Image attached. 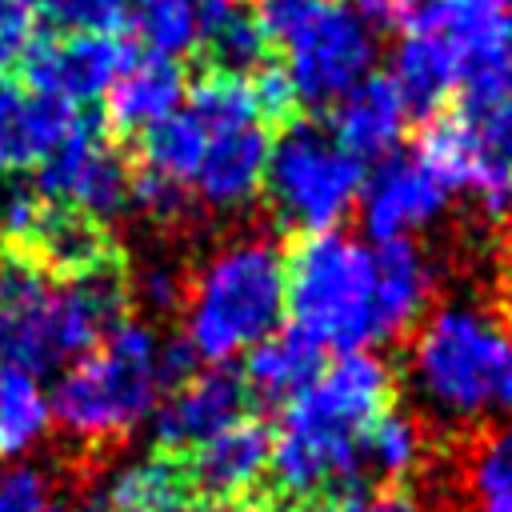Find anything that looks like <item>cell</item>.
I'll list each match as a JSON object with an SVG mask.
<instances>
[{
	"label": "cell",
	"instance_id": "31",
	"mask_svg": "<svg viewBox=\"0 0 512 512\" xmlns=\"http://www.w3.org/2000/svg\"><path fill=\"white\" fill-rule=\"evenodd\" d=\"M468 484L488 500H512V420L476 440L468 456Z\"/></svg>",
	"mask_w": 512,
	"mask_h": 512
},
{
	"label": "cell",
	"instance_id": "10",
	"mask_svg": "<svg viewBox=\"0 0 512 512\" xmlns=\"http://www.w3.org/2000/svg\"><path fill=\"white\" fill-rule=\"evenodd\" d=\"M132 176L124 156L100 120L80 116L72 132L36 164V192L60 208L84 212L92 220H112L128 204Z\"/></svg>",
	"mask_w": 512,
	"mask_h": 512
},
{
	"label": "cell",
	"instance_id": "42",
	"mask_svg": "<svg viewBox=\"0 0 512 512\" xmlns=\"http://www.w3.org/2000/svg\"><path fill=\"white\" fill-rule=\"evenodd\" d=\"M416 0H352V8L368 20V24H400L412 12Z\"/></svg>",
	"mask_w": 512,
	"mask_h": 512
},
{
	"label": "cell",
	"instance_id": "16",
	"mask_svg": "<svg viewBox=\"0 0 512 512\" xmlns=\"http://www.w3.org/2000/svg\"><path fill=\"white\" fill-rule=\"evenodd\" d=\"M76 120L80 108L56 96L24 92L12 76L0 72V172L20 176L36 168L72 132Z\"/></svg>",
	"mask_w": 512,
	"mask_h": 512
},
{
	"label": "cell",
	"instance_id": "6",
	"mask_svg": "<svg viewBox=\"0 0 512 512\" xmlns=\"http://www.w3.org/2000/svg\"><path fill=\"white\" fill-rule=\"evenodd\" d=\"M284 276V316H292V328H300L312 344L336 352L372 344V248L336 228L308 232L284 260Z\"/></svg>",
	"mask_w": 512,
	"mask_h": 512
},
{
	"label": "cell",
	"instance_id": "24",
	"mask_svg": "<svg viewBox=\"0 0 512 512\" xmlns=\"http://www.w3.org/2000/svg\"><path fill=\"white\" fill-rule=\"evenodd\" d=\"M388 76L396 80L408 116H436L440 104L460 88V64L452 60V52L416 28H404Z\"/></svg>",
	"mask_w": 512,
	"mask_h": 512
},
{
	"label": "cell",
	"instance_id": "23",
	"mask_svg": "<svg viewBox=\"0 0 512 512\" xmlns=\"http://www.w3.org/2000/svg\"><path fill=\"white\" fill-rule=\"evenodd\" d=\"M228 8L232 0H128V20L148 52L176 60L200 48Z\"/></svg>",
	"mask_w": 512,
	"mask_h": 512
},
{
	"label": "cell",
	"instance_id": "39",
	"mask_svg": "<svg viewBox=\"0 0 512 512\" xmlns=\"http://www.w3.org/2000/svg\"><path fill=\"white\" fill-rule=\"evenodd\" d=\"M320 512H420V508H416V500H412L404 488L388 484V488H380V492H368V488L348 492V496L324 504Z\"/></svg>",
	"mask_w": 512,
	"mask_h": 512
},
{
	"label": "cell",
	"instance_id": "32",
	"mask_svg": "<svg viewBox=\"0 0 512 512\" xmlns=\"http://www.w3.org/2000/svg\"><path fill=\"white\" fill-rule=\"evenodd\" d=\"M44 200L40 192H32L28 184H20L16 176L0 172V244L4 252H24L36 224H40Z\"/></svg>",
	"mask_w": 512,
	"mask_h": 512
},
{
	"label": "cell",
	"instance_id": "33",
	"mask_svg": "<svg viewBox=\"0 0 512 512\" xmlns=\"http://www.w3.org/2000/svg\"><path fill=\"white\" fill-rule=\"evenodd\" d=\"M64 32H116L128 20V0H40Z\"/></svg>",
	"mask_w": 512,
	"mask_h": 512
},
{
	"label": "cell",
	"instance_id": "41",
	"mask_svg": "<svg viewBox=\"0 0 512 512\" xmlns=\"http://www.w3.org/2000/svg\"><path fill=\"white\" fill-rule=\"evenodd\" d=\"M196 348L184 340V336H172V340H164L160 344V352H156V364H160V384L164 388H176L180 380H188L192 372H196Z\"/></svg>",
	"mask_w": 512,
	"mask_h": 512
},
{
	"label": "cell",
	"instance_id": "47",
	"mask_svg": "<svg viewBox=\"0 0 512 512\" xmlns=\"http://www.w3.org/2000/svg\"><path fill=\"white\" fill-rule=\"evenodd\" d=\"M20 4H36V0H20Z\"/></svg>",
	"mask_w": 512,
	"mask_h": 512
},
{
	"label": "cell",
	"instance_id": "28",
	"mask_svg": "<svg viewBox=\"0 0 512 512\" xmlns=\"http://www.w3.org/2000/svg\"><path fill=\"white\" fill-rule=\"evenodd\" d=\"M188 108L196 112V120L208 128V132H228V128H248V124H260V100H256V88H252V76H240V72H208L192 96H188Z\"/></svg>",
	"mask_w": 512,
	"mask_h": 512
},
{
	"label": "cell",
	"instance_id": "38",
	"mask_svg": "<svg viewBox=\"0 0 512 512\" xmlns=\"http://www.w3.org/2000/svg\"><path fill=\"white\" fill-rule=\"evenodd\" d=\"M32 36H36V8L20 0H0V72L8 64H20Z\"/></svg>",
	"mask_w": 512,
	"mask_h": 512
},
{
	"label": "cell",
	"instance_id": "20",
	"mask_svg": "<svg viewBox=\"0 0 512 512\" xmlns=\"http://www.w3.org/2000/svg\"><path fill=\"white\" fill-rule=\"evenodd\" d=\"M104 96H108V128L116 136H140L184 104V72L168 56L132 52V60Z\"/></svg>",
	"mask_w": 512,
	"mask_h": 512
},
{
	"label": "cell",
	"instance_id": "11",
	"mask_svg": "<svg viewBox=\"0 0 512 512\" xmlns=\"http://www.w3.org/2000/svg\"><path fill=\"white\" fill-rule=\"evenodd\" d=\"M132 60V48L116 32H64L32 36L20 56L28 92L56 96L72 108L100 100Z\"/></svg>",
	"mask_w": 512,
	"mask_h": 512
},
{
	"label": "cell",
	"instance_id": "19",
	"mask_svg": "<svg viewBox=\"0 0 512 512\" xmlns=\"http://www.w3.org/2000/svg\"><path fill=\"white\" fill-rule=\"evenodd\" d=\"M376 288H372V340L404 336L432 292V268L412 240H388L372 248Z\"/></svg>",
	"mask_w": 512,
	"mask_h": 512
},
{
	"label": "cell",
	"instance_id": "36",
	"mask_svg": "<svg viewBox=\"0 0 512 512\" xmlns=\"http://www.w3.org/2000/svg\"><path fill=\"white\" fill-rule=\"evenodd\" d=\"M48 476L32 464L0 468V512H48Z\"/></svg>",
	"mask_w": 512,
	"mask_h": 512
},
{
	"label": "cell",
	"instance_id": "48",
	"mask_svg": "<svg viewBox=\"0 0 512 512\" xmlns=\"http://www.w3.org/2000/svg\"><path fill=\"white\" fill-rule=\"evenodd\" d=\"M504 4H512V0H504Z\"/></svg>",
	"mask_w": 512,
	"mask_h": 512
},
{
	"label": "cell",
	"instance_id": "15",
	"mask_svg": "<svg viewBox=\"0 0 512 512\" xmlns=\"http://www.w3.org/2000/svg\"><path fill=\"white\" fill-rule=\"evenodd\" d=\"M468 152V192L484 212H512V92L492 100H464L456 112Z\"/></svg>",
	"mask_w": 512,
	"mask_h": 512
},
{
	"label": "cell",
	"instance_id": "21",
	"mask_svg": "<svg viewBox=\"0 0 512 512\" xmlns=\"http://www.w3.org/2000/svg\"><path fill=\"white\" fill-rule=\"evenodd\" d=\"M324 368V348L312 344L300 328H276L264 340H256L244 356V392L256 404L288 408Z\"/></svg>",
	"mask_w": 512,
	"mask_h": 512
},
{
	"label": "cell",
	"instance_id": "5",
	"mask_svg": "<svg viewBox=\"0 0 512 512\" xmlns=\"http://www.w3.org/2000/svg\"><path fill=\"white\" fill-rule=\"evenodd\" d=\"M156 352L160 344L144 324L120 320L56 380V392L48 396L52 420L84 444L128 436L164 392Z\"/></svg>",
	"mask_w": 512,
	"mask_h": 512
},
{
	"label": "cell",
	"instance_id": "12",
	"mask_svg": "<svg viewBox=\"0 0 512 512\" xmlns=\"http://www.w3.org/2000/svg\"><path fill=\"white\" fill-rule=\"evenodd\" d=\"M448 204L444 180L416 156V152H392L380 160V168L360 188V216L364 232L376 244L408 240L424 224H432Z\"/></svg>",
	"mask_w": 512,
	"mask_h": 512
},
{
	"label": "cell",
	"instance_id": "34",
	"mask_svg": "<svg viewBox=\"0 0 512 512\" xmlns=\"http://www.w3.org/2000/svg\"><path fill=\"white\" fill-rule=\"evenodd\" d=\"M332 0H252V20L260 36L276 48H284L304 24H312Z\"/></svg>",
	"mask_w": 512,
	"mask_h": 512
},
{
	"label": "cell",
	"instance_id": "2",
	"mask_svg": "<svg viewBox=\"0 0 512 512\" xmlns=\"http://www.w3.org/2000/svg\"><path fill=\"white\" fill-rule=\"evenodd\" d=\"M120 264L52 280L28 252L0 260V364L52 372L96 348L128 312Z\"/></svg>",
	"mask_w": 512,
	"mask_h": 512
},
{
	"label": "cell",
	"instance_id": "30",
	"mask_svg": "<svg viewBox=\"0 0 512 512\" xmlns=\"http://www.w3.org/2000/svg\"><path fill=\"white\" fill-rule=\"evenodd\" d=\"M204 44L212 52L216 72H240V76H252V68H260L264 48H268V40L260 36L252 12H240V8H228L212 24V32L204 36Z\"/></svg>",
	"mask_w": 512,
	"mask_h": 512
},
{
	"label": "cell",
	"instance_id": "17",
	"mask_svg": "<svg viewBox=\"0 0 512 512\" xmlns=\"http://www.w3.org/2000/svg\"><path fill=\"white\" fill-rule=\"evenodd\" d=\"M408 128V104L388 72H368L332 104V136L356 160H384Z\"/></svg>",
	"mask_w": 512,
	"mask_h": 512
},
{
	"label": "cell",
	"instance_id": "22",
	"mask_svg": "<svg viewBox=\"0 0 512 512\" xmlns=\"http://www.w3.org/2000/svg\"><path fill=\"white\" fill-rule=\"evenodd\" d=\"M48 276L56 280H72V276H84V272H96V268H108V264H120L116 256V244L108 240L104 224L84 216V212H72V208H60V204H44L40 212V224L24 248Z\"/></svg>",
	"mask_w": 512,
	"mask_h": 512
},
{
	"label": "cell",
	"instance_id": "37",
	"mask_svg": "<svg viewBox=\"0 0 512 512\" xmlns=\"http://www.w3.org/2000/svg\"><path fill=\"white\" fill-rule=\"evenodd\" d=\"M128 296H136L148 312H172L188 296V280L172 264H148L140 268L136 288H128Z\"/></svg>",
	"mask_w": 512,
	"mask_h": 512
},
{
	"label": "cell",
	"instance_id": "25",
	"mask_svg": "<svg viewBox=\"0 0 512 512\" xmlns=\"http://www.w3.org/2000/svg\"><path fill=\"white\" fill-rule=\"evenodd\" d=\"M188 496L192 488H188L184 460L172 452L132 460L104 488V504L112 512H184Z\"/></svg>",
	"mask_w": 512,
	"mask_h": 512
},
{
	"label": "cell",
	"instance_id": "40",
	"mask_svg": "<svg viewBox=\"0 0 512 512\" xmlns=\"http://www.w3.org/2000/svg\"><path fill=\"white\" fill-rule=\"evenodd\" d=\"M252 88H256V100H260V112H264V116H276V120L292 116L296 92H292V84H288V76H284L280 64L260 68V72L252 76Z\"/></svg>",
	"mask_w": 512,
	"mask_h": 512
},
{
	"label": "cell",
	"instance_id": "45",
	"mask_svg": "<svg viewBox=\"0 0 512 512\" xmlns=\"http://www.w3.org/2000/svg\"><path fill=\"white\" fill-rule=\"evenodd\" d=\"M480 512H512V500H488Z\"/></svg>",
	"mask_w": 512,
	"mask_h": 512
},
{
	"label": "cell",
	"instance_id": "44",
	"mask_svg": "<svg viewBox=\"0 0 512 512\" xmlns=\"http://www.w3.org/2000/svg\"><path fill=\"white\" fill-rule=\"evenodd\" d=\"M184 512H236L232 504H212V500H200V504H192V508H184Z\"/></svg>",
	"mask_w": 512,
	"mask_h": 512
},
{
	"label": "cell",
	"instance_id": "13",
	"mask_svg": "<svg viewBox=\"0 0 512 512\" xmlns=\"http://www.w3.org/2000/svg\"><path fill=\"white\" fill-rule=\"evenodd\" d=\"M240 416H248V392L240 372H232L228 364H212V368H196L188 380L168 388L164 404L156 408L152 432L160 452L184 456L220 428L236 424Z\"/></svg>",
	"mask_w": 512,
	"mask_h": 512
},
{
	"label": "cell",
	"instance_id": "1",
	"mask_svg": "<svg viewBox=\"0 0 512 512\" xmlns=\"http://www.w3.org/2000/svg\"><path fill=\"white\" fill-rule=\"evenodd\" d=\"M392 408V368L356 348L324 364L320 376L280 412L268 472L288 500L316 508L364 488V428Z\"/></svg>",
	"mask_w": 512,
	"mask_h": 512
},
{
	"label": "cell",
	"instance_id": "14",
	"mask_svg": "<svg viewBox=\"0 0 512 512\" xmlns=\"http://www.w3.org/2000/svg\"><path fill=\"white\" fill-rule=\"evenodd\" d=\"M180 460H184L192 496L212 504H232V500H244L268 476L272 432L252 416H240L236 424L220 428Z\"/></svg>",
	"mask_w": 512,
	"mask_h": 512
},
{
	"label": "cell",
	"instance_id": "18",
	"mask_svg": "<svg viewBox=\"0 0 512 512\" xmlns=\"http://www.w3.org/2000/svg\"><path fill=\"white\" fill-rule=\"evenodd\" d=\"M268 136L260 124L248 128H228V132H208L200 168L192 176L200 200L208 208L232 212L244 208L260 188H264V168H268Z\"/></svg>",
	"mask_w": 512,
	"mask_h": 512
},
{
	"label": "cell",
	"instance_id": "43",
	"mask_svg": "<svg viewBox=\"0 0 512 512\" xmlns=\"http://www.w3.org/2000/svg\"><path fill=\"white\" fill-rule=\"evenodd\" d=\"M248 512H300V508L296 504H284V500H268V504H256Z\"/></svg>",
	"mask_w": 512,
	"mask_h": 512
},
{
	"label": "cell",
	"instance_id": "3",
	"mask_svg": "<svg viewBox=\"0 0 512 512\" xmlns=\"http://www.w3.org/2000/svg\"><path fill=\"white\" fill-rule=\"evenodd\" d=\"M284 296V252L260 236L232 240L188 280L184 340L196 356L224 364L284 324Z\"/></svg>",
	"mask_w": 512,
	"mask_h": 512
},
{
	"label": "cell",
	"instance_id": "46",
	"mask_svg": "<svg viewBox=\"0 0 512 512\" xmlns=\"http://www.w3.org/2000/svg\"><path fill=\"white\" fill-rule=\"evenodd\" d=\"M48 512H80V508H48Z\"/></svg>",
	"mask_w": 512,
	"mask_h": 512
},
{
	"label": "cell",
	"instance_id": "35",
	"mask_svg": "<svg viewBox=\"0 0 512 512\" xmlns=\"http://www.w3.org/2000/svg\"><path fill=\"white\" fill-rule=\"evenodd\" d=\"M128 200L156 224H172V220H184L188 212V184H176L168 176H156V172H144L132 176V188H128Z\"/></svg>",
	"mask_w": 512,
	"mask_h": 512
},
{
	"label": "cell",
	"instance_id": "26",
	"mask_svg": "<svg viewBox=\"0 0 512 512\" xmlns=\"http://www.w3.org/2000/svg\"><path fill=\"white\" fill-rule=\"evenodd\" d=\"M52 424V404L36 372L0 364V456H24Z\"/></svg>",
	"mask_w": 512,
	"mask_h": 512
},
{
	"label": "cell",
	"instance_id": "8",
	"mask_svg": "<svg viewBox=\"0 0 512 512\" xmlns=\"http://www.w3.org/2000/svg\"><path fill=\"white\" fill-rule=\"evenodd\" d=\"M400 28L428 32L452 52L464 100L512 92V12L504 0H416Z\"/></svg>",
	"mask_w": 512,
	"mask_h": 512
},
{
	"label": "cell",
	"instance_id": "4",
	"mask_svg": "<svg viewBox=\"0 0 512 512\" xmlns=\"http://www.w3.org/2000/svg\"><path fill=\"white\" fill-rule=\"evenodd\" d=\"M412 384L448 420L512 412V332L468 304L432 312L412 340Z\"/></svg>",
	"mask_w": 512,
	"mask_h": 512
},
{
	"label": "cell",
	"instance_id": "7",
	"mask_svg": "<svg viewBox=\"0 0 512 512\" xmlns=\"http://www.w3.org/2000/svg\"><path fill=\"white\" fill-rule=\"evenodd\" d=\"M264 188L284 228L300 236L328 232L360 200L364 160H356L336 144L332 132L316 124H288L276 144H268Z\"/></svg>",
	"mask_w": 512,
	"mask_h": 512
},
{
	"label": "cell",
	"instance_id": "29",
	"mask_svg": "<svg viewBox=\"0 0 512 512\" xmlns=\"http://www.w3.org/2000/svg\"><path fill=\"white\" fill-rule=\"evenodd\" d=\"M360 456H364V472H376L384 480H400L408 476L420 456H424V432L412 416L404 412H380L364 436H360Z\"/></svg>",
	"mask_w": 512,
	"mask_h": 512
},
{
	"label": "cell",
	"instance_id": "9",
	"mask_svg": "<svg viewBox=\"0 0 512 512\" xmlns=\"http://www.w3.org/2000/svg\"><path fill=\"white\" fill-rule=\"evenodd\" d=\"M280 52H284L280 68L296 92V104L328 108L372 72L376 36H372V24L352 4L332 0Z\"/></svg>",
	"mask_w": 512,
	"mask_h": 512
},
{
	"label": "cell",
	"instance_id": "27",
	"mask_svg": "<svg viewBox=\"0 0 512 512\" xmlns=\"http://www.w3.org/2000/svg\"><path fill=\"white\" fill-rule=\"evenodd\" d=\"M136 140H140L144 172L168 176L176 184H192V176L200 168V156H204V144H208V128L196 120V112L188 104H180L176 112L156 120Z\"/></svg>",
	"mask_w": 512,
	"mask_h": 512
}]
</instances>
